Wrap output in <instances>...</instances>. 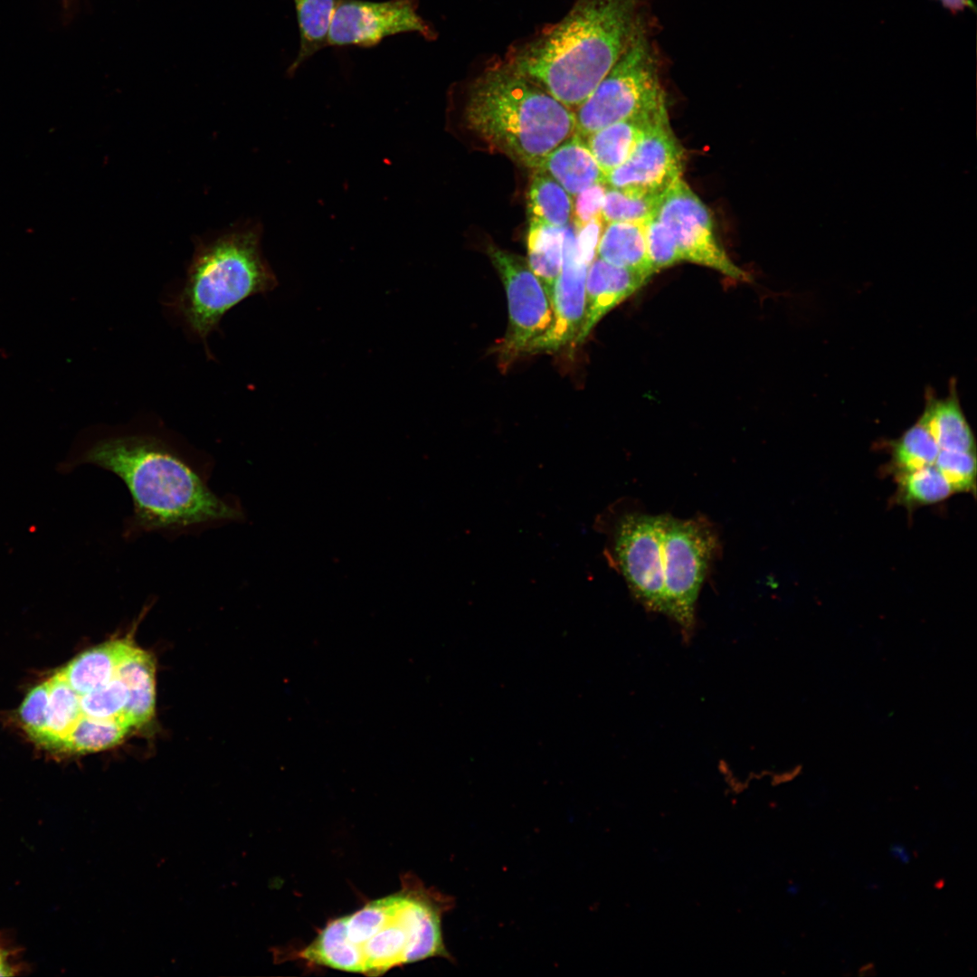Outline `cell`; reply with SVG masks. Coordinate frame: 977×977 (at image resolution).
Here are the masks:
<instances>
[{
    "mask_svg": "<svg viewBox=\"0 0 977 977\" xmlns=\"http://www.w3.org/2000/svg\"><path fill=\"white\" fill-rule=\"evenodd\" d=\"M454 899L406 875L398 892L327 923L298 955L336 970L369 976L417 961L451 959L443 940V915Z\"/></svg>",
    "mask_w": 977,
    "mask_h": 977,
    "instance_id": "6da1fadb",
    "label": "cell"
},
{
    "mask_svg": "<svg viewBox=\"0 0 977 977\" xmlns=\"http://www.w3.org/2000/svg\"><path fill=\"white\" fill-rule=\"evenodd\" d=\"M649 29L643 0H575L560 21L513 45L505 61L574 111Z\"/></svg>",
    "mask_w": 977,
    "mask_h": 977,
    "instance_id": "7a4b0ae2",
    "label": "cell"
},
{
    "mask_svg": "<svg viewBox=\"0 0 977 977\" xmlns=\"http://www.w3.org/2000/svg\"><path fill=\"white\" fill-rule=\"evenodd\" d=\"M82 464L110 471L123 481L133 502L131 532L189 528L242 517L237 505L209 488L200 464L156 437L101 439L60 463L59 470L66 473Z\"/></svg>",
    "mask_w": 977,
    "mask_h": 977,
    "instance_id": "3957f363",
    "label": "cell"
},
{
    "mask_svg": "<svg viewBox=\"0 0 977 977\" xmlns=\"http://www.w3.org/2000/svg\"><path fill=\"white\" fill-rule=\"evenodd\" d=\"M461 119L487 150L533 170L575 130L574 111L505 60L470 82Z\"/></svg>",
    "mask_w": 977,
    "mask_h": 977,
    "instance_id": "277c9868",
    "label": "cell"
},
{
    "mask_svg": "<svg viewBox=\"0 0 977 977\" xmlns=\"http://www.w3.org/2000/svg\"><path fill=\"white\" fill-rule=\"evenodd\" d=\"M261 224L249 223L196 245L178 307L204 340L229 309L277 287L261 251Z\"/></svg>",
    "mask_w": 977,
    "mask_h": 977,
    "instance_id": "5b68a950",
    "label": "cell"
},
{
    "mask_svg": "<svg viewBox=\"0 0 977 977\" xmlns=\"http://www.w3.org/2000/svg\"><path fill=\"white\" fill-rule=\"evenodd\" d=\"M666 106L659 59L649 30L627 48L591 95L574 110V134L583 139L608 125Z\"/></svg>",
    "mask_w": 977,
    "mask_h": 977,
    "instance_id": "8992f818",
    "label": "cell"
},
{
    "mask_svg": "<svg viewBox=\"0 0 977 977\" xmlns=\"http://www.w3.org/2000/svg\"><path fill=\"white\" fill-rule=\"evenodd\" d=\"M666 515L605 513L597 528L608 536L607 556L646 608L663 612L662 545Z\"/></svg>",
    "mask_w": 977,
    "mask_h": 977,
    "instance_id": "52a82bcc",
    "label": "cell"
},
{
    "mask_svg": "<svg viewBox=\"0 0 977 977\" xmlns=\"http://www.w3.org/2000/svg\"><path fill=\"white\" fill-rule=\"evenodd\" d=\"M717 545V536L709 522L666 515L662 545L663 613L672 618L686 636L693 631L696 602Z\"/></svg>",
    "mask_w": 977,
    "mask_h": 977,
    "instance_id": "ba28073f",
    "label": "cell"
},
{
    "mask_svg": "<svg viewBox=\"0 0 977 977\" xmlns=\"http://www.w3.org/2000/svg\"><path fill=\"white\" fill-rule=\"evenodd\" d=\"M487 253L499 274L507 299L508 326L495 348L501 369H507L528 344L542 335L552 320L550 299L528 266L517 254L489 245Z\"/></svg>",
    "mask_w": 977,
    "mask_h": 977,
    "instance_id": "9c48e42d",
    "label": "cell"
},
{
    "mask_svg": "<svg viewBox=\"0 0 977 977\" xmlns=\"http://www.w3.org/2000/svg\"><path fill=\"white\" fill-rule=\"evenodd\" d=\"M654 216L671 233L682 261L713 269L738 281H751L750 275L728 257L715 233L709 209L682 177L660 194Z\"/></svg>",
    "mask_w": 977,
    "mask_h": 977,
    "instance_id": "30bf717a",
    "label": "cell"
},
{
    "mask_svg": "<svg viewBox=\"0 0 977 977\" xmlns=\"http://www.w3.org/2000/svg\"><path fill=\"white\" fill-rule=\"evenodd\" d=\"M417 9L418 0H338L327 46L370 48L389 36L404 33H415L426 40H433L435 31Z\"/></svg>",
    "mask_w": 977,
    "mask_h": 977,
    "instance_id": "8fae6325",
    "label": "cell"
},
{
    "mask_svg": "<svg viewBox=\"0 0 977 977\" xmlns=\"http://www.w3.org/2000/svg\"><path fill=\"white\" fill-rule=\"evenodd\" d=\"M684 168V151L670 127L668 110L650 125L631 157L605 178L609 187L660 195Z\"/></svg>",
    "mask_w": 977,
    "mask_h": 977,
    "instance_id": "7c38bea8",
    "label": "cell"
},
{
    "mask_svg": "<svg viewBox=\"0 0 977 977\" xmlns=\"http://www.w3.org/2000/svg\"><path fill=\"white\" fill-rule=\"evenodd\" d=\"M588 267L579 254L574 228L564 226L562 267L550 295L552 320L524 355L557 351L575 340L584 318Z\"/></svg>",
    "mask_w": 977,
    "mask_h": 977,
    "instance_id": "4fadbf2b",
    "label": "cell"
},
{
    "mask_svg": "<svg viewBox=\"0 0 977 977\" xmlns=\"http://www.w3.org/2000/svg\"><path fill=\"white\" fill-rule=\"evenodd\" d=\"M651 277L612 265L598 256L594 258L587 270L584 318L575 343L583 342L608 312L641 289Z\"/></svg>",
    "mask_w": 977,
    "mask_h": 977,
    "instance_id": "5bb4252c",
    "label": "cell"
},
{
    "mask_svg": "<svg viewBox=\"0 0 977 977\" xmlns=\"http://www.w3.org/2000/svg\"><path fill=\"white\" fill-rule=\"evenodd\" d=\"M666 110L667 105L615 122L593 132L583 140L607 175L631 157L650 125Z\"/></svg>",
    "mask_w": 977,
    "mask_h": 977,
    "instance_id": "9a60e30c",
    "label": "cell"
},
{
    "mask_svg": "<svg viewBox=\"0 0 977 977\" xmlns=\"http://www.w3.org/2000/svg\"><path fill=\"white\" fill-rule=\"evenodd\" d=\"M155 663L151 654L132 641L128 647L117 671L126 684L128 701L122 719L131 727L150 722L155 712Z\"/></svg>",
    "mask_w": 977,
    "mask_h": 977,
    "instance_id": "2e32d148",
    "label": "cell"
},
{
    "mask_svg": "<svg viewBox=\"0 0 977 977\" xmlns=\"http://www.w3.org/2000/svg\"><path fill=\"white\" fill-rule=\"evenodd\" d=\"M538 168L572 197L593 185L605 183L606 178L583 140L575 134L547 155Z\"/></svg>",
    "mask_w": 977,
    "mask_h": 977,
    "instance_id": "e0dca14e",
    "label": "cell"
},
{
    "mask_svg": "<svg viewBox=\"0 0 977 977\" xmlns=\"http://www.w3.org/2000/svg\"><path fill=\"white\" fill-rule=\"evenodd\" d=\"M131 642L127 638L94 647L80 654L58 672L80 696L96 690L117 676L119 665Z\"/></svg>",
    "mask_w": 977,
    "mask_h": 977,
    "instance_id": "ac0fdd59",
    "label": "cell"
},
{
    "mask_svg": "<svg viewBox=\"0 0 977 977\" xmlns=\"http://www.w3.org/2000/svg\"><path fill=\"white\" fill-rule=\"evenodd\" d=\"M955 391L952 389L944 399L927 395L924 413L918 421L927 429L940 450L976 453L975 439Z\"/></svg>",
    "mask_w": 977,
    "mask_h": 977,
    "instance_id": "d6986e66",
    "label": "cell"
},
{
    "mask_svg": "<svg viewBox=\"0 0 977 977\" xmlns=\"http://www.w3.org/2000/svg\"><path fill=\"white\" fill-rule=\"evenodd\" d=\"M597 256L603 261L632 270L656 274L647 251L644 223H609L597 246Z\"/></svg>",
    "mask_w": 977,
    "mask_h": 977,
    "instance_id": "ffe728a7",
    "label": "cell"
},
{
    "mask_svg": "<svg viewBox=\"0 0 977 977\" xmlns=\"http://www.w3.org/2000/svg\"><path fill=\"white\" fill-rule=\"evenodd\" d=\"M563 242L564 227L529 219L526 261L543 284L549 299L562 267Z\"/></svg>",
    "mask_w": 977,
    "mask_h": 977,
    "instance_id": "44dd1931",
    "label": "cell"
},
{
    "mask_svg": "<svg viewBox=\"0 0 977 977\" xmlns=\"http://www.w3.org/2000/svg\"><path fill=\"white\" fill-rule=\"evenodd\" d=\"M299 32V48L287 73L296 71L327 46V37L338 0H293Z\"/></svg>",
    "mask_w": 977,
    "mask_h": 977,
    "instance_id": "7402d4cb",
    "label": "cell"
},
{
    "mask_svg": "<svg viewBox=\"0 0 977 977\" xmlns=\"http://www.w3.org/2000/svg\"><path fill=\"white\" fill-rule=\"evenodd\" d=\"M50 698L47 724L37 743L53 749L62 742L81 717L80 695L57 671L49 678Z\"/></svg>",
    "mask_w": 977,
    "mask_h": 977,
    "instance_id": "603a6c76",
    "label": "cell"
},
{
    "mask_svg": "<svg viewBox=\"0 0 977 977\" xmlns=\"http://www.w3.org/2000/svg\"><path fill=\"white\" fill-rule=\"evenodd\" d=\"M527 209L529 219L564 227L573 216V199L546 172L536 168L528 187Z\"/></svg>",
    "mask_w": 977,
    "mask_h": 977,
    "instance_id": "cb8c5ba5",
    "label": "cell"
},
{
    "mask_svg": "<svg viewBox=\"0 0 977 977\" xmlns=\"http://www.w3.org/2000/svg\"><path fill=\"white\" fill-rule=\"evenodd\" d=\"M130 728V726L119 719L100 720L81 716L58 750L89 753L109 749L119 744Z\"/></svg>",
    "mask_w": 977,
    "mask_h": 977,
    "instance_id": "d4e9b609",
    "label": "cell"
},
{
    "mask_svg": "<svg viewBox=\"0 0 977 977\" xmlns=\"http://www.w3.org/2000/svg\"><path fill=\"white\" fill-rule=\"evenodd\" d=\"M940 448L922 422L917 421L891 442V465L896 475L934 465Z\"/></svg>",
    "mask_w": 977,
    "mask_h": 977,
    "instance_id": "484cf974",
    "label": "cell"
},
{
    "mask_svg": "<svg viewBox=\"0 0 977 977\" xmlns=\"http://www.w3.org/2000/svg\"><path fill=\"white\" fill-rule=\"evenodd\" d=\"M896 477L897 501L909 508L940 502L953 493L934 464Z\"/></svg>",
    "mask_w": 977,
    "mask_h": 977,
    "instance_id": "4316f807",
    "label": "cell"
},
{
    "mask_svg": "<svg viewBox=\"0 0 977 977\" xmlns=\"http://www.w3.org/2000/svg\"><path fill=\"white\" fill-rule=\"evenodd\" d=\"M659 196L637 194L607 186L602 211V220L606 223H645L655 215Z\"/></svg>",
    "mask_w": 977,
    "mask_h": 977,
    "instance_id": "83f0119b",
    "label": "cell"
},
{
    "mask_svg": "<svg viewBox=\"0 0 977 977\" xmlns=\"http://www.w3.org/2000/svg\"><path fill=\"white\" fill-rule=\"evenodd\" d=\"M80 697L82 716L125 722L122 715L128 701V690L118 676L103 687Z\"/></svg>",
    "mask_w": 977,
    "mask_h": 977,
    "instance_id": "f1b7e54d",
    "label": "cell"
},
{
    "mask_svg": "<svg viewBox=\"0 0 977 977\" xmlns=\"http://www.w3.org/2000/svg\"><path fill=\"white\" fill-rule=\"evenodd\" d=\"M934 466L953 492L975 494L977 462L975 452L940 450Z\"/></svg>",
    "mask_w": 977,
    "mask_h": 977,
    "instance_id": "f546056e",
    "label": "cell"
},
{
    "mask_svg": "<svg viewBox=\"0 0 977 977\" xmlns=\"http://www.w3.org/2000/svg\"><path fill=\"white\" fill-rule=\"evenodd\" d=\"M644 231L648 256L656 273L682 262L674 238L655 216L644 223Z\"/></svg>",
    "mask_w": 977,
    "mask_h": 977,
    "instance_id": "4dcf8cb0",
    "label": "cell"
},
{
    "mask_svg": "<svg viewBox=\"0 0 977 977\" xmlns=\"http://www.w3.org/2000/svg\"><path fill=\"white\" fill-rule=\"evenodd\" d=\"M50 698L49 679L34 687L25 697L19 716L29 735L36 740L47 724Z\"/></svg>",
    "mask_w": 977,
    "mask_h": 977,
    "instance_id": "1f68e13d",
    "label": "cell"
},
{
    "mask_svg": "<svg viewBox=\"0 0 977 977\" xmlns=\"http://www.w3.org/2000/svg\"><path fill=\"white\" fill-rule=\"evenodd\" d=\"M606 190L605 183H598L574 196L572 217H574L575 229L583 227L595 218L602 217Z\"/></svg>",
    "mask_w": 977,
    "mask_h": 977,
    "instance_id": "d6a6232c",
    "label": "cell"
},
{
    "mask_svg": "<svg viewBox=\"0 0 977 977\" xmlns=\"http://www.w3.org/2000/svg\"><path fill=\"white\" fill-rule=\"evenodd\" d=\"M602 217L595 218L579 229H575L577 249L582 259L590 265L595 258L602 235Z\"/></svg>",
    "mask_w": 977,
    "mask_h": 977,
    "instance_id": "836d02e7",
    "label": "cell"
},
{
    "mask_svg": "<svg viewBox=\"0 0 977 977\" xmlns=\"http://www.w3.org/2000/svg\"><path fill=\"white\" fill-rule=\"evenodd\" d=\"M941 2L944 6L953 11L962 10L970 4L969 0H941Z\"/></svg>",
    "mask_w": 977,
    "mask_h": 977,
    "instance_id": "e575fe53",
    "label": "cell"
},
{
    "mask_svg": "<svg viewBox=\"0 0 977 977\" xmlns=\"http://www.w3.org/2000/svg\"><path fill=\"white\" fill-rule=\"evenodd\" d=\"M893 856L901 860L902 862H907L909 860V855L906 851L905 847L900 845L893 846L891 849Z\"/></svg>",
    "mask_w": 977,
    "mask_h": 977,
    "instance_id": "d590c367",
    "label": "cell"
},
{
    "mask_svg": "<svg viewBox=\"0 0 977 977\" xmlns=\"http://www.w3.org/2000/svg\"><path fill=\"white\" fill-rule=\"evenodd\" d=\"M11 971V967L6 963L5 955L0 948V976L12 975L13 972Z\"/></svg>",
    "mask_w": 977,
    "mask_h": 977,
    "instance_id": "8d00e7d4",
    "label": "cell"
},
{
    "mask_svg": "<svg viewBox=\"0 0 977 977\" xmlns=\"http://www.w3.org/2000/svg\"><path fill=\"white\" fill-rule=\"evenodd\" d=\"M65 4L70 3L71 0H63Z\"/></svg>",
    "mask_w": 977,
    "mask_h": 977,
    "instance_id": "74e56055",
    "label": "cell"
}]
</instances>
